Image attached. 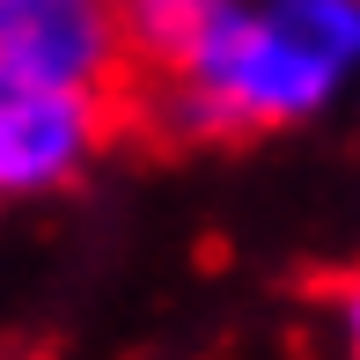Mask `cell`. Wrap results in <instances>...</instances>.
Masks as SVG:
<instances>
[{
  "label": "cell",
  "mask_w": 360,
  "mask_h": 360,
  "mask_svg": "<svg viewBox=\"0 0 360 360\" xmlns=\"http://www.w3.org/2000/svg\"><path fill=\"white\" fill-rule=\"evenodd\" d=\"M360 74V0H221L206 30L140 81L155 125L199 140L309 125Z\"/></svg>",
  "instance_id": "obj_1"
},
{
  "label": "cell",
  "mask_w": 360,
  "mask_h": 360,
  "mask_svg": "<svg viewBox=\"0 0 360 360\" xmlns=\"http://www.w3.org/2000/svg\"><path fill=\"white\" fill-rule=\"evenodd\" d=\"M118 133V103L96 89L0 67V191H59Z\"/></svg>",
  "instance_id": "obj_2"
},
{
  "label": "cell",
  "mask_w": 360,
  "mask_h": 360,
  "mask_svg": "<svg viewBox=\"0 0 360 360\" xmlns=\"http://www.w3.org/2000/svg\"><path fill=\"white\" fill-rule=\"evenodd\" d=\"M331 331H338V353L360 360V280L338 287V302H331Z\"/></svg>",
  "instance_id": "obj_4"
},
{
  "label": "cell",
  "mask_w": 360,
  "mask_h": 360,
  "mask_svg": "<svg viewBox=\"0 0 360 360\" xmlns=\"http://www.w3.org/2000/svg\"><path fill=\"white\" fill-rule=\"evenodd\" d=\"M0 67L96 89L118 103L133 81V44H125L118 0H0Z\"/></svg>",
  "instance_id": "obj_3"
}]
</instances>
